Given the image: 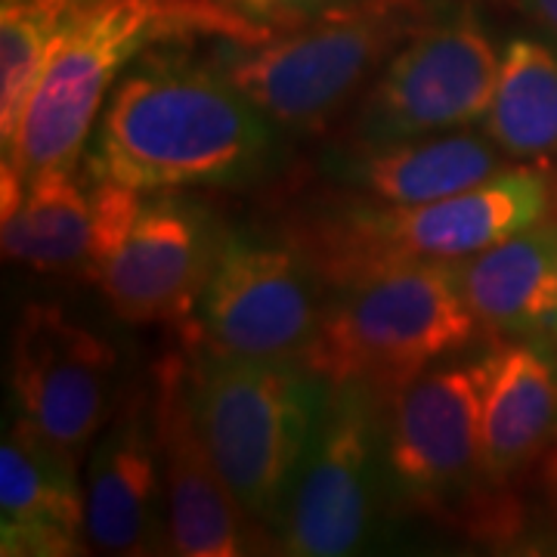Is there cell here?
<instances>
[{
    "instance_id": "obj_1",
    "label": "cell",
    "mask_w": 557,
    "mask_h": 557,
    "mask_svg": "<svg viewBox=\"0 0 557 557\" xmlns=\"http://www.w3.org/2000/svg\"><path fill=\"white\" fill-rule=\"evenodd\" d=\"M273 131L211 62L146 57L102 106L84 168L139 193L233 186L270 159Z\"/></svg>"
},
{
    "instance_id": "obj_2",
    "label": "cell",
    "mask_w": 557,
    "mask_h": 557,
    "mask_svg": "<svg viewBox=\"0 0 557 557\" xmlns=\"http://www.w3.org/2000/svg\"><path fill=\"white\" fill-rule=\"evenodd\" d=\"M338 288L300 359L332 384L366 381L391 397L478 338L456 260L384 263Z\"/></svg>"
},
{
    "instance_id": "obj_3",
    "label": "cell",
    "mask_w": 557,
    "mask_h": 557,
    "mask_svg": "<svg viewBox=\"0 0 557 557\" xmlns=\"http://www.w3.org/2000/svg\"><path fill=\"white\" fill-rule=\"evenodd\" d=\"M193 409L233 498L276 533L329 381L300 359L199 354L189 362Z\"/></svg>"
},
{
    "instance_id": "obj_4",
    "label": "cell",
    "mask_w": 557,
    "mask_h": 557,
    "mask_svg": "<svg viewBox=\"0 0 557 557\" xmlns=\"http://www.w3.org/2000/svg\"><path fill=\"white\" fill-rule=\"evenodd\" d=\"M208 35L186 0H87L35 84L3 171L25 183L40 171H78L102 106L124 72L164 40Z\"/></svg>"
},
{
    "instance_id": "obj_5",
    "label": "cell",
    "mask_w": 557,
    "mask_h": 557,
    "mask_svg": "<svg viewBox=\"0 0 557 557\" xmlns=\"http://www.w3.org/2000/svg\"><path fill=\"white\" fill-rule=\"evenodd\" d=\"M421 0H366L273 38L226 47L214 69L278 131H319L421 25Z\"/></svg>"
},
{
    "instance_id": "obj_6",
    "label": "cell",
    "mask_w": 557,
    "mask_h": 557,
    "mask_svg": "<svg viewBox=\"0 0 557 557\" xmlns=\"http://www.w3.org/2000/svg\"><path fill=\"white\" fill-rule=\"evenodd\" d=\"M548 218H557V180L518 161L449 199L350 208L319 223L300 248L325 282L344 285L384 263L465 260Z\"/></svg>"
},
{
    "instance_id": "obj_7",
    "label": "cell",
    "mask_w": 557,
    "mask_h": 557,
    "mask_svg": "<svg viewBox=\"0 0 557 557\" xmlns=\"http://www.w3.org/2000/svg\"><path fill=\"white\" fill-rule=\"evenodd\" d=\"M94 258L87 278L134 325L183 322L218 260L214 218L180 193L94 183Z\"/></svg>"
},
{
    "instance_id": "obj_8",
    "label": "cell",
    "mask_w": 557,
    "mask_h": 557,
    "mask_svg": "<svg viewBox=\"0 0 557 557\" xmlns=\"http://www.w3.org/2000/svg\"><path fill=\"white\" fill-rule=\"evenodd\" d=\"M391 397L366 381H329L310 446L276 527L298 557H344L366 548L381 518Z\"/></svg>"
},
{
    "instance_id": "obj_9",
    "label": "cell",
    "mask_w": 557,
    "mask_h": 557,
    "mask_svg": "<svg viewBox=\"0 0 557 557\" xmlns=\"http://www.w3.org/2000/svg\"><path fill=\"white\" fill-rule=\"evenodd\" d=\"M322 282L300 245L226 233L183 335L199 354L304 359L329 304Z\"/></svg>"
},
{
    "instance_id": "obj_10",
    "label": "cell",
    "mask_w": 557,
    "mask_h": 557,
    "mask_svg": "<svg viewBox=\"0 0 557 557\" xmlns=\"http://www.w3.org/2000/svg\"><path fill=\"white\" fill-rule=\"evenodd\" d=\"M498 62L496 44L468 7L421 22L369 84L350 127L357 149L483 121L496 94Z\"/></svg>"
},
{
    "instance_id": "obj_11",
    "label": "cell",
    "mask_w": 557,
    "mask_h": 557,
    "mask_svg": "<svg viewBox=\"0 0 557 557\" xmlns=\"http://www.w3.org/2000/svg\"><path fill=\"white\" fill-rule=\"evenodd\" d=\"M387 471L403 502L458 520L480 518L471 493L490 480L480 431V359L434 366L391 394Z\"/></svg>"
},
{
    "instance_id": "obj_12",
    "label": "cell",
    "mask_w": 557,
    "mask_h": 557,
    "mask_svg": "<svg viewBox=\"0 0 557 557\" xmlns=\"http://www.w3.org/2000/svg\"><path fill=\"white\" fill-rule=\"evenodd\" d=\"M115 350L57 304H28L13 332L10 387L20 416L75 465L112 418Z\"/></svg>"
},
{
    "instance_id": "obj_13",
    "label": "cell",
    "mask_w": 557,
    "mask_h": 557,
    "mask_svg": "<svg viewBox=\"0 0 557 557\" xmlns=\"http://www.w3.org/2000/svg\"><path fill=\"white\" fill-rule=\"evenodd\" d=\"M156 440H159L161 490L168 511V545L174 555H245L248 527L218 461L211 456L193 409L189 359L164 357L156 369Z\"/></svg>"
},
{
    "instance_id": "obj_14",
    "label": "cell",
    "mask_w": 557,
    "mask_h": 557,
    "mask_svg": "<svg viewBox=\"0 0 557 557\" xmlns=\"http://www.w3.org/2000/svg\"><path fill=\"white\" fill-rule=\"evenodd\" d=\"M87 545L102 555H149L168 542L156 416L143 394L124 399L87 453Z\"/></svg>"
},
{
    "instance_id": "obj_15",
    "label": "cell",
    "mask_w": 557,
    "mask_h": 557,
    "mask_svg": "<svg viewBox=\"0 0 557 557\" xmlns=\"http://www.w3.org/2000/svg\"><path fill=\"white\" fill-rule=\"evenodd\" d=\"M72 458L22 418L0 446V555L69 557L87 545V498Z\"/></svg>"
},
{
    "instance_id": "obj_16",
    "label": "cell",
    "mask_w": 557,
    "mask_h": 557,
    "mask_svg": "<svg viewBox=\"0 0 557 557\" xmlns=\"http://www.w3.org/2000/svg\"><path fill=\"white\" fill-rule=\"evenodd\" d=\"M480 329L557 350V218L456 260Z\"/></svg>"
},
{
    "instance_id": "obj_17",
    "label": "cell",
    "mask_w": 557,
    "mask_h": 557,
    "mask_svg": "<svg viewBox=\"0 0 557 557\" xmlns=\"http://www.w3.org/2000/svg\"><path fill=\"white\" fill-rule=\"evenodd\" d=\"M557 428V362L552 350L502 341L480 359L483 465L505 483L552 440Z\"/></svg>"
},
{
    "instance_id": "obj_18",
    "label": "cell",
    "mask_w": 557,
    "mask_h": 557,
    "mask_svg": "<svg viewBox=\"0 0 557 557\" xmlns=\"http://www.w3.org/2000/svg\"><path fill=\"white\" fill-rule=\"evenodd\" d=\"M508 161L486 134L461 127L359 149L350 177L379 205H421L474 189L502 174Z\"/></svg>"
},
{
    "instance_id": "obj_19",
    "label": "cell",
    "mask_w": 557,
    "mask_h": 557,
    "mask_svg": "<svg viewBox=\"0 0 557 557\" xmlns=\"http://www.w3.org/2000/svg\"><path fill=\"white\" fill-rule=\"evenodd\" d=\"M7 260L38 273H90L94 199L75 171H40L25 180L22 199L0 211Z\"/></svg>"
},
{
    "instance_id": "obj_20",
    "label": "cell",
    "mask_w": 557,
    "mask_h": 557,
    "mask_svg": "<svg viewBox=\"0 0 557 557\" xmlns=\"http://www.w3.org/2000/svg\"><path fill=\"white\" fill-rule=\"evenodd\" d=\"M483 134L511 161H557V53L548 44L508 40Z\"/></svg>"
},
{
    "instance_id": "obj_21",
    "label": "cell",
    "mask_w": 557,
    "mask_h": 557,
    "mask_svg": "<svg viewBox=\"0 0 557 557\" xmlns=\"http://www.w3.org/2000/svg\"><path fill=\"white\" fill-rule=\"evenodd\" d=\"M87 0H0V139H13L35 84Z\"/></svg>"
},
{
    "instance_id": "obj_22",
    "label": "cell",
    "mask_w": 557,
    "mask_h": 557,
    "mask_svg": "<svg viewBox=\"0 0 557 557\" xmlns=\"http://www.w3.org/2000/svg\"><path fill=\"white\" fill-rule=\"evenodd\" d=\"M186 3L199 10L201 20L208 22L211 38L255 44L359 7L366 0H186Z\"/></svg>"
},
{
    "instance_id": "obj_23",
    "label": "cell",
    "mask_w": 557,
    "mask_h": 557,
    "mask_svg": "<svg viewBox=\"0 0 557 557\" xmlns=\"http://www.w3.org/2000/svg\"><path fill=\"white\" fill-rule=\"evenodd\" d=\"M511 3L557 38V0H511Z\"/></svg>"
}]
</instances>
